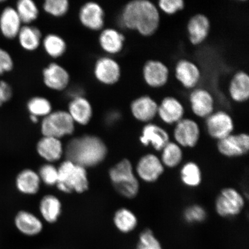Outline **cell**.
Wrapping results in <instances>:
<instances>
[{
  "instance_id": "cell-18",
  "label": "cell",
  "mask_w": 249,
  "mask_h": 249,
  "mask_svg": "<svg viewBox=\"0 0 249 249\" xmlns=\"http://www.w3.org/2000/svg\"><path fill=\"white\" fill-rule=\"evenodd\" d=\"M191 108L196 116L207 118L213 113L214 101L213 95L204 89H196L189 97Z\"/></svg>"
},
{
  "instance_id": "cell-8",
  "label": "cell",
  "mask_w": 249,
  "mask_h": 249,
  "mask_svg": "<svg viewBox=\"0 0 249 249\" xmlns=\"http://www.w3.org/2000/svg\"><path fill=\"white\" fill-rule=\"evenodd\" d=\"M93 74L98 83L105 86H113L121 79V68L113 57L105 55L95 61Z\"/></svg>"
},
{
  "instance_id": "cell-29",
  "label": "cell",
  "mask_w": 249,
  "mask_h": 249,
  "mask_svg": "<svg viewBox=\"0 0 249 249\" xmlns=\"http://www.w3.org/2000/svg\"><path fill=\"white\" fill-rule=\"evenodd\" d=\"M180 181L189 188H196L202 182V173L199 165L194 161L183 164L179 171Z\"/></svg>"
},
{
  "instance_id": "cell-24",
  "label": "cell",
  "mask_w": 249,
  "mask_h": 249,
  "mask_svg": "<svg viewBox=\"0 0 249 249\" xmlns=\"http://www.w3.org/2000/svg\"><path fill=\"white\" fill-rule=\"evenodd\" d=\"M43 36L39 28L30 25H23L17 38L24 51L33 52L38 50L42 44Z\"/></svg>"
},
{
  "instance_id": "cell-6",
  "label": "cell",
  "mask_w": 249,
  "mask_h": 249,
  "mask_svg": "<svg viewBox=\"0 0 249 249\" xmlns=\"http://www.w3.org/2000/svg\"><path fill=\"white\" fill-rule=\"evenodd\" d=\"M75 124L67 110L53 111L43 118L41 132L43 136L52 137L58 139L72 134Z\"/></svg>"
},
{
  "instance_id": "cell-1",
  "label": "cell",
  "mask_w": 249,
  "mask_h": 249,
  "mask_svg": "<svg viewBox=\"0 0 249 249\" xmlns=\"http://www.w3.org/2000/svg\"><path fill=\"white\" fill-rule=\"evenodd\" d=\"M160 14L153 3L148 0H134L124 6L121 23L126 29L138 31L142 36L153 35L160 24Z\"/></svg>"
},
{
  "instance_id": "cell-27",
  "label": "cell",
  "mask_w": 249,
  "mask_h": 249,
  "mask_svg": "<svg viewBox=\"0 0 249 249\" xmlns=\"http://www.w3.org/2000/svg\"><path fill=\"white\" fill-rule=\"evenodd\" d=\"M15 223L18 231L28 236L38 235L43 228L42 223L38 218L25 211L18 213Z\"/></svg>"
},
{
  "instance_id": "cell-38",
  "label": "cell",
  "mask_w": 249,
  "mask_h": 249,
  "mask_svg": "<svg viewBox=\"0 0 249 249\" xmlns=\"http://www.w3.org/2000/svg\"><path fill=\"white\" fill-rule=\"evenodd\" d=\"M136 249H164L152 230L145 229L140 233Z\"/></svg>"
},
{
  "instance_id": "cell-15",
  "label": "cell",
  "mask_w": 249,
  "mask_h": 249,
  "mask_svg": "<svg viewBox=\"0 0 249 249\" xmlns=\"http://www.w3.org/2000/svg\"><path fill=\"white\" fill-rule=\"evenodd\" d=\"M124 36L116 29L105 27L99 32L98 43L106 55L112 56L120 53L124 47Z\"/></svg>"
},
{
  "instance_id": "cell-31",
  "label": "cell",
  "mask_w": 249,
  "mask_h": 249,
  "mask_svg": "<svg viewBox=\"0 0 249 249\" xmlns=\"http://www.w3.org/2000/svg\"><path fill=\"white\" fill-rule=\"evenodd\" d=\"M40 180L38 174L34 171L24 170L18 176L16 185L23 194L33 195L38 191Z\"/></svg>"
},
{
  "instance_id": "cell-30",
  "label": "cell",
  "mask_w": 249,
  "mask_h": 249,
  "mask_svg": "<svg viewBox=\"0 0 249 249\" xmlns=\"http://www.w3.org/2000/svg\"><path fill=\"white\" fill-rule=\"evenodd\" d=\"M183 149L174 141H170L160 151V157L165 168L174 169L179 166L183 159Z\"/></svg>"
},
{
  "instance_id": "cell-21",
  "label": "cell",
  "mask_w": 249,
  "mask_h": 249,
  "mask_svg": "<svg viewBox=\"0 0 249 249\" xmlns=\"http://www.w3.org/2000/svg\"><path fill=\"white\" fill-rule=\"evenodd\" d=\"M176 76L183 87L188 89H194L201 79V71L194 62L182 60L177 64Z\"/></svg>"
},
{
  "instance_id": "cell-14",
  "label": "cell",
  "mask_w": 249,
  "mask_h": 249,
  "mask_svg": "<svg viewBox=\"0 0 249 249\" xmlns=\"http://www.w3.org/2000/svg\"><path fill=\"white\" fill-rule=\"evenodd\" d=\"M139 142L142 147H151L157 152H160L170 142L169 133L158 124L150 123L143 126Z\"/></svg>"
},
{
  "instance_id": "cell-28",
  "label": "cell",
  "mask_w": 249,
  "mask_h": 249,
  "mask_svg": "<svg viewBox=\"0 0 249 249\" xmlns=\"http://www.w3.org/2000/svg\"><path fill=\"white\" fill-rule=\"evenodd\" d=\"M41 46L46 55L54 60L62 57L67 51L65 40L55 33H50L43 36Z\"/></svg>"
},
{
  "instance_id": "cell-34",
  "label": "cell",
  "mask_w": 249,
  "mask_h": 249,
  "mask_svg": "<svg viewBox=\"0 0 249 249\" xmlns=\"http://www.w3.org/2000/svg\"><path fill=\"white\" fill-rule=\"evenodd\" d=\"M61 203L57 198L49 195L43 197L40 204V211L45 220L49 223L57 221L61 213Z\"/></svg>"
},
{
  "instance_id": "cell-9",
  "label": "cell",
  "mask_w": 249,
  "mask_h": 249,
  "mask_svg": "<svg viewBox=\"0 0 249 249\" xmlns=\"http://www.w3.org/2000/svg\"><path fill=\"white\" fill-rule=\"evenodd\" d=\"M200 137V127L195 120L183 118L176 124L173 131L174 142L182 148L195 147Z\"/></svg>"
},
{
  "instance_id": "cell-7",
  "label": "cell",
  "mask_w": 249,
  "mask_h": 249,
  "mask_svg": "<svg viewBox=\"0 0 249 249\" xmlns=\"http://www.w3.org/2000/svg\"><path fill=\"white\" fill-rule=\"evenodd\" d=\"M165 167L160 159L154 153H147L140 158L135 168L139 180L147 183L157 182L163 176Z\"/></svg>"
},
{
  "instance_id": "cell-11",
  "label": "cell",
  "mask_w": 249,
  "mask_h": 249,
  "mask_svg": "<svg viewBox=\"0 0 249 249\" xmlns=\"http://www.w3.org/2000/svg\"><path fill=\"white\" fill-rule=\"evenodd\" d=\"M78 18L79 22L86 29L100 32L105 27V12L102 6L97 2L89 1L80 7Z\"/></svg>"
},
{
  "instance_id": "cell-39",
  "label": "cell",
  "mask_w": 249,
  "mask_h": 249,
  "mask_svg": "<svg viewBox=\"0 0 249 249\" xmlns=\"http://www.w3.org/2000/svg\"><path fill=\"white\" fill-rule=\"evenodd\" d=\"M38 176L46 185H56L58 180V169L53 165L46 164L40 167Z\"/></svg>"
},
{
  "instance_id": "cell-40",
  "label": "cell",
  "mask_w": 249,
  "mask_h": 249,
  "mask_svg": "<svg viewBox=\"0 0 249 249\" xmlns=\"http://www.w3.org/2000/svg\"><path fill=\"white\" fill-rule=\"evenodd\" d=\"M185 2L182 0H160L158 7L165 14L173 15L184 8Z\"/></svg>"
},
{
  "instance_id": "cell-4",
  "label": "cell",
  "mask_w": 249,
  "mask_h": 249,
  "mask_svg": "<svg viewBox=\"0 0 249 249\" xmlns=\"http://www.w3.org/2000/svg\"><path fill=\"white\" fill-rule=\"evenodd\" d=\"M57 169L58 180L56 185L60 191L66 193L72 191L82 193L88 189L85 168L66 160Z\"/></svg>"
},
{
  "instance_id": "cell-16",
  "label": "cell",
  "mask_w": 249,
  "mask_h": 249,
  "mask_svg": "<svg viewBox=\"0 0 249 249\" xmlns=\"http://www.w3.org/2000/svg\"><path fill=\"white\" fill-rule=\"evenodd\" d=\"M143 77L146 83L152 88H160L167 82L169 70L166 65L160 61H148L142 70Z\"/></svg>"
},
{
  "instance_id": "cell-17",
  "label": "cell",
  "mask_w": 249,
  "mask_h": 249,
  "mask_svg": "<svg viewBox=\"0 0 249 249\" xmlns=\"http://www.w3.org/2000/svg\"><path fill=\"white\" fill-rule=\"evenodd\" d=\"M158 105L149 96H142L130 105V111L134 118L140 122L148 124L158 116Z\"/></svg>"
},
{
  "instance_id": "cell-41",
  "label": "cell",
  "mask_w": 249,
  "mask_h": 249,
  "mask_svg": "<svg viewBox=\"0 0 249 249\" xmlns=\"http://www.w3.org/2000/svg\"><path fill=\"white\" fill-rule=\"evenodd\" d=\"M14 62L10 54L0 48V75L13 70Z\"/></svg>"
},
{
  "instance_id": "cell-35",
  "label": "cell",
  "mask_w": 249,
  "mask_h": 249,
  "mask_svg": "<svg viewBox=\"0 0 249 249\" xmlns=\"http://www.w3.org/2000/svg\"><path fill=\"white\" fill-rule=\"evenodd\" d=\"M27 108L30 115L39 118L45 117L53 111L51 101L42 96H36L30 99Z\"/></svg>"
},
{
  "instance_id": "cell-3",
  "label": "cell",
  "mask_w": 249,
  "mask_h": 249,
  "mask_svg": "<svg viewBox=\"0 0 249 249\" xmlns=\"http://www.w3.org/2000/svg\"><path fill=\"white\" fill-rule=\"evenodd\" d=\"M112 183L116 191L123 197L134 198L140 191V182L135 169L129 160L124 159L109 173Z\"/></svg>"
},
{
  "instance_id": "cell-42",
  "label": "cell",
  "mask_w": 249,
  "mask_h": 249,
  "mask_svg": "<svg viewBox=\"0 0 249 249\" xmlns=\"http://www.w3.org/2000/svg\"><path fill=\"white\" fill-rule=\"evenodd\" d=\"M12 89L10 85L4 81H0V107L10 100Z\"/></svg>"
},
{
  "instance_id": "cell-10",
  "label": "cell",
  "mask_w": 249,
  "mask_h": 249,
  "mask_svg": "<svg viewBox=\"0 0 249 249\" xmlns=\"http://www.w3.org/2000/svg\"><path fill=\"white\" fill-rule=\"evenodd\" d=\"M217 150L226 158L244 157L249 151V136L247 133H232L217 142Z\"/></svg>"
},
{
  "instance_id": "cell-5",
  "label": "cell",
  "mask_w": 249,
  "mask_h": 249,
  "mask_svg": "<svg viewBox=\"0 0 249 249\" xmlns=\"http://www.w3.org/2000/svg\"><path fill=\"white\" fill-rule=\"evenodd\" d=\"M245 206L244 196L238 190L227 187L221 190L214 201V210L221 217L232 218L242 213Z\"/></svg>"
},
{
  "instance_id": "cell-32",
  "label": "cell",
  "mask_w": 249,
  "mask_h": 249,
  "mask_svg": "<svg viewBox=\"0 0 249 249\" xmlns=\"http://www.w3.org/2000/svg\"><path fill=\"white\" fill-rule=\"evenodd\" d=\"M114 223L120 232L127 233L134 231L138 227V219L132 211L123 208L115 213Z\"/></svg>"
},
{
  "instance_id": "cell-23",
  "label": "cell",
  "mask_w": 249,
  "mask_h": 249,
  "mask_svg": "<svg viewBox=\"0 0 249 249\" xmlns=\"http://www.w3.org/2000/svg\"><path fill=\"white\" fill-rule=\"evenodd\" d=\"M22 26L23 23L15 8L8 7L2 11L0 16V31L5 38H17Z\"/></svg>"
},
{
  "instance_id": "cell-12",
  "label": "cell",
  "mask_w": 249,
  "mask_h": 249,
  "mask_svg": "<svg viewBox=\"0 0 249 249\" xmlns=\"http://www.w3.org/2000/svg\"><path fill=\"white\" fill-rule=\"evenodd\" d=\"M42 80L47 88L52 91L61 92L69 88L70 74L62 65L52 62L43 68Z\"/></svg>"
},
{
  "instance_id": "cell-33",
  "label": "cell",
  "mask_w": 249,
  "mask_h": 249,
  "mask_svg": "<svg viewBox=\"0 0 249 249\" xmlns=\"http://www.w3.org/2000/svg\"><path fill=\"white\" fill-rule=\"evenodd\" d=\"M23 25H30L38 19L40 14L38 5L33 0H20L15 8Z\"/></svg>"
},
{
  "instance_id": "cell-44",
  "label": "cell",
  "mask_w": 249,
  "mask_h": 249,
  "mask_svg": "<svg viewBox=\"0 0 249 249\" xmlns=\"http://www.w3.org/2000/svg\"><path fill=\"white\" fill-rule=\"evenodd\" d=\"M30 120L32 121L33 123H37L39 122V118L38 117L30 115Z\"/></svg>"
},
{
  "instance_id": "cell-25",
  "label": "cell",
  "mask_w": 249,
  "mask_h": 249,
  "mask_svg": "<svg viewBox=\"0 0 249 249\" xmlns=\"http://www.w3.org/2000/svg\"><path fill=\"white\" fill-rule=\"evenodd\" d=\"M40 157L49 161H57L61 157L63 149L60 139L44 136L37 145Z\"/></svg>"
},
{
  "instance_id": "cell-22",
  "label": "cell",
  "mask_w": 249,
  "mask_h": 249,
  "mask_svg": "<svg viewBox=\"0 0 249 249\" xmlns=\"http://www.w3.org/2000/svg\"><path fill=\"white\" fill-rule=\"evenodd\" d=\"M187 29L190 41L193 45H200L206 39L210 33V21L204 15H196L189 20Z\"/></svg>"
},
{
  "instance_id": "cell-26",
  "label": "cell",
  "mask_w": 249,
  "mask_h": 249,
  "mask_svg": "<svg viewBox=\"0 0 249 249\" xmlns=\"http://www.w3.org/2000/svg\"><path fill=\"white\" fill-rule=\"evenodd\" d=\"M229 92L233 101L244 102L249 97V77L244 71H238L230 84Z\"/></svg>"
},
{
  "instance_id": "cell-19",
  "label": "cell",
  "mask_w": 249,
  "mask_h": 249,
  "mask_svg": "<svg viewBox=\"0 0 249 249\" xmlns=\"http://www.w3.org/2000/svg\"><path fill=\"white\" fill-rule=\"evenodd\" d=\"M67 111L74 124L81 125L88 124L92 119L93 113L91 103L85 95L70 99Z\"/></svg>"
},
{
  "instance_id": "cell-13",
  "label": "cell",
  "mask_w": 249,
  "mask_h": 249,
  "mask_svg": "<svg viewBox=\"0 0 249 249\" xmlns=\"http://www.w3.org/2000/svg\"><path fill=\"white\" fill-rule=\"evenodd\" d=\"M205 127L208 135L217 142L233 133L234 123L229 114L219 111L206 118Z\"/></svg>"
},
{
  "instance_id": "cell-37",
  "label": "cell",
  "mask_w": 249,
  "mask_h": 249,
  "mask_svg": "<svg viewBox=\"0 0 249 249\" xmlns=\"http://www.w3.org/2000/svg\"><path fill=\"white\" fill-rule=\"evenodd\" d=\"M182 217L186 223L195 225L204 222L207 219V212L200 205L192 204L185 208Z\"/></svg>"
},
{
  "instance_id": "cell-20",
  "label": "cell",
  "mask_w": 249,
  "mask_h": 249,
  "mask_svg": "<svg viewBox=\"0 0 249 249\" xmlns=\"http://www.w3.org/2000/svg\"><path fill=\"white\" fill-rule=\"evenodd\" d=\"M184 114L183 106L175 98H165L158 105V116L164 124H176L183 119Z\"/></svg>"
},
{
  "instance_id": "cell-36",
  "label": "cell",
  "mask_w": 249,
  "mask_h": 249,
  "mask_svg": "<svg viewBox=\"0 0 249 249\" xmlns=\"http://www.w3.org/2000/svg\"><path fill=\"white\" fill-rule=\"evenodd\" d=\"M42 9L52 17L62 18L69 12L70 2L68 0H46L43 3Z\"/></svg>"
},
{
  "instance_id": "cell-43",
  "label": "cell",
  "mask_w": 249,
  "mask_h": 249,
  "mask_svg": "<svg viewBox=\"0 0 249 249\" xmlns=\"http://www.w3.org/2000/svg\"><path fill=\"white\" fill-rule=\"evenodd\" d=\"M69 95L70 99L78 97V96H84L83 90L79 87L71 88L70 90Z\"/></svg>"
},
{
  "instance_id": "cell-2",
  "label": "cell",
  "mask_w": 249,
  "mask_h": 249,
  "mask_svg": "<svg viewBox=\"0 0 249 249\" xmlns=\"http://www.w3.org/2000/svg\"><path fill=\"white\" fill-rule=\"evenodd\" d=\"M107 154L104 142L94 136L86 135L71 140L65 149L67 160L85 169L102 162Z\"/></svg>"
}]
</instances>
